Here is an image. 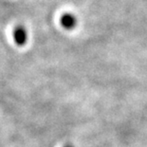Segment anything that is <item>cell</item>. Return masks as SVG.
Masks as SVG:
<instances>
[{
    "label": "cell",
    "instance_id": "cell-1",
    "mask_svg": "<svg viewBox=\"0 0 147 147\" xmlns=\"http://www.w3.org/2000/svg\"><path fill=\"white\" fill-rule=\"evenodd\" d=\"M13 39L17 46H25L28 40V33L24 27L18 26L13 30Z\"/></svg>",
    "mask_w": 147,
    "mask_h": 147
},
{
    "label": "cell",
    "instance_id": "cell-2",
    "mask_svg": "<svg viewBox=\"0 0 147 147\" xmlns=\"http://www.w3.org/2000/svg\"><path fill=\"white\" fill-rule=\"evenodd\" d=\"M61 25L65 30H73L77 25V18L71 13H65L61 16Z\"/></svg>",
    "mask_w": 147,
    "mask_h": 147
},
{
    "label": "cell",
    "instance_id": "cell-3",
    "mask_svg": "<svg viewBox=\"0 0 147 147\" xmlns=\"http://www.w3.org/2000/svg\"><path fill=\"white\" fill-rule=\"evenodd\" d=\"M64 147H74V146H72L71 144H67V145H65V146H64Z\"/></svg>",
    "mask_w": 147,
    "mask_h": 147
}]
</instances>
